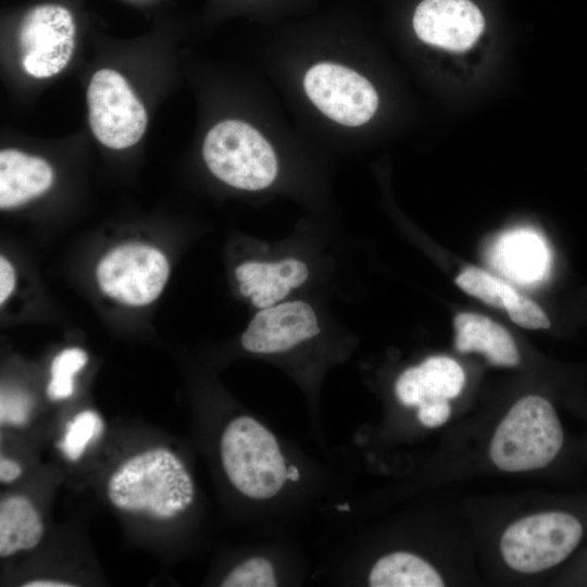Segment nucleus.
Here are the masks:
<instances>
[{"instance_id":"1","label":"nucleus","mask_w":587,"mask_h":587,"mask_svg":"<svg viewBox=\"0 0 587 587\" xmlns=\"http://www.w3.org/2000/svg\"><path fill=\"white\" fill-rule=\"evenodd\" d=\"M472 515L476 555L495 583L551 582L587 542V491L515 499Z\"/></svg>"},{"instance_id":"2","label":"nucleus","mask_w":587,"mask_h":587,"mask_svg":"<svg viewBox=\"0 0 587 587\" xmlns=\"http://www.w3.org/2000/svg\"><path fill=\"white\" fill-rule=\"evenodd\" d=\"M555 403L528 392L502 410L474 415L449 435V477L558 473L576 459Z\"/></svg>"},{"instance_id":"3","label":"nucleus","mask_w":587,"mask_h":587,"mask_svg":"<svg viewBox=\"0 0 587 587\" xmlns=\"http://www.w3.org/2000/svg\"><path fill=\"white\" fill-rule=\"evenodd\" d=\"M221 457L232 484L249 498H271L287 479L275 436L250 416L237 417L225 428Z\"/></svg>"},{"instance_id":"4","label":"nucleus","mask_w":587,"mask_h":587,"mask_svg":"<svg viewBox=\"0 0 587 587\" xmlns=\"http://www.w3.org/2000/svg\"><path fill=\"white\" fill-rule=\"evenodd\" d=\"M202 151L209 170L238 189H264L277 175L272 146L243 121L226 120L213 126L204 138Z\"/></svg>"},{"instance_id":"5","label":"nucleus","mask_w":587,"mask_h":587,"mask_svg":"<svg viewBox=\"0 0 587 587\" xmlns=\"http://www.w3.org/2000/svg\"><path fill=\"white\" fill-rule=\"evenodd\" d=\"M170 265L158 248L140 242L114 247L99 261L97 283L109 298L128 307L155 301L168 279Z\"/></svg>"},{"instance_id":"6","label":"nucleus","mask_w":587,"mask_h":587,"mask_svg":"<svg viewBox=\"0 0 587 587\" xmlns=\"http://www.w3.org/2000/svg\"><path fill=\"white\" fill-rule=\"evenodd\" d=\"M88 121L95 137L121 150L143 136L148 116L126 78L111 68L97 71L87 89Z\"/></svg>"},{"instance_id":"7","label":"nucleus","mask_w":587,"mask_h":587,"mask_svg":"<svg viewBox=\"0 0 587 587\" xmlns=\"http://www.w3.org/2000/svg\"><path fill=\"white\" fill-rule=\"evenodd\" d=\"M465 384V372L457 360L433 355L403 371L395 383V392L402 405L416 409L423 427L435 429L457 416L453 402L461 397Z\"/></svg>"},{"instance_id":"8","label":"nucleus","mask_w":587,"mask_h":587,"mask_svg":"<svg viewBox=\"0 0 587 587\" xmlns=\"http://www.w3.org/2000/svg\"><path fill=\"white\" fill-rule=\"evenodd\" d=\"M72 13L60 4H39L28 10L18 27L24 71L36 78L59 74L68 64L75 47Z\"/></svg>"},{"instance_id":"9","label":"nucleus","mask_w":587,"mask_h":587,"mask_svg":"<svg viewBox=\"0 0 587 587\" xmlns=\"http://www.w3.org/2000/svg\"><path fill=\"white\" fill-rule=\"evenodd\" d=\"M303 87L323 114L346 126L365 124L378 105L373 85L351 68L336 63L312 66L304 76Z\"/></svg>"},{"instance_id":"10","label":"nucleus","mask_w":587,"mask_h":587,"mask_svg":"<svg viewBox=\"0 0 587 587\" xmlns=\"http://www.w3.org/2000/svg\"><path fill=\"white\" fill-rule=\"evenodd\" d=\"M484 27V16L471 0H423L413 15L422 41L450 51L470 49Z\"/></svg>"},{"instance_id":"11","label":"nucleus","mask_w":587,"mask_h":587,"mask_svg":"<svg viewBox=\"0 0 587 587\" xmlns=\"http://www.w3.org/2000/svg\"><path fill=\"white\" fill-rule=\"evenodd\" d=\"M320 332L313 309L303 301L262 309L241 336V346L254 353L286 351Z\"/></svg>"},{"instance_id":"12","label":"nucleus","mask_w":587,"mask_h":587,"mask_svg":"<svg viewBox=\"0 0 587 587\" xmlns=\"http://www.w3.org/2000/svg\"><path fill=\"white\" fill-rule=\"evenodd\" d=\"M461 583L466 580L454 571L407 550L380 557L369 575L372 587H444Z\"/></svg>"},{"instance_id":"13","label":"nucleus","mask_w":587,"mask_h":587,"mask_svg":"<svg viewBox=\"0 0 587 587\" xmlns=\"http://www.w3.org/2000/svg\"><path fill=\"white\" fill-rule=\"evenodd\" d=\"M235 276L242 296L260 309L274 305L283 300L290 289L301 286L309 276L307 265L296 259L279 262H245Z\"/></svg>"},{"instance_id":"14","label":"nucleus","mask_w":587,"mask_h":587,"mask_svg":"<svg viewBox=\"0 0 587 587\" xmlns=\"http://www.w3.org/2000/svg\"><path fill=\"white\" fill-rule=\"evenodd\" d=\"M454 347L461 353H477L501 367L521 364L520 350L510 333L500 324L476 313L454 317Z\"/></svg>"},{"instance_id":"15","label":"nucleus","mask_w":587,"mask_h":587,"mask_svg":"<svg viewBox=\"0 0 587 587\" xmlns=\"http://www.w3.org/2000/svg\"><path fill=\"white\" fill-rule=\"evenodd\" d=\"M53 183V170L42 158L16 149L0 152V207L23 205L41 196Z\"/></svg>"},{"instance_id":"16","label":"nucleus","mask_w":587,"mask_h":587,"mask_svg":"<svg viewBox=\"0 0 587 587\" xmlns=\"http://www.w3.org/2000/svg\"><path fill=\"white\" fill-rule=\"evenodd\" d=\"M43 534L41 516L24 496H10L0 504V555L35 548Z\"/></svg>"},{"instance_id":"17","label":"nucleus","mask_w":587,"mask_h":587,"mask_svg":"<svg viewBox=\"0 0 587 587\" xmlns=\"http://www.w3.org/2000/svg\"><path fill=\"white\" fill-rule=\"evenodd\" d=\"M501 257L505 271L517 279H535L546 263V251L540 240L530 234L519 232L501 243Z\"/></svg>"},{"instance_id":"18","label":"nucleus","mask_w":587,"mask_h":587,"mask_svg":"<svg viewBox=\"0 0 587 587\" xmlns=\"http://www.w3.org/2000/svg\"><path fill=\"white\" fill-rule=\"evenodd\" d=\"M87 353L80 348H67L57 354L50 366L48 397L55 401L66 399L74 391V376L85 367Z\"/></svg>"},{"instance_id":"19","label":"nucleus","mask_w":587,"mask_h":587,"mask_svg":"<svg viewBox=\"0 0 587 587\" xmlns=\"http://www.w3.org/2000/svg\"><path fill=\"white\" fill-rule=\"evenodd\" d=\"M455 283L466 294L497 308H503L508 295L513 289L499 278L477 267L464 270L455 278Z\"/></svg>"},{"instance_id":"20","label":"nucleus","mask_w":587,"mask_h":587,"mask_svg":"<svg viewBox=\"0 0 587 587\" xmlns=\"http://www.w3.org/2000/svg\"><path fill=\"white\" fill-rule=\"evenodd\" d=\"M103 428L100 416L90 410L83 411L67 423L60 448L71 461H77L89 442L101 435Z\"/></svg>"},{"instance_id":"21","label":"nucleus","mask_w":587,"mask_h":587,"mask_svg":"<svg viewBox=\"0 0 587 587\" xmlns=\"http://www.w3.org/2000/svg\"><path fill=\"white\" fill-rule=\"evenodd\" d=\"M272 563L264 558H251L237 565L223 580V587H274Z\"/></svg>"},{"instance_id":"22","label":"nucleus","mask_w":587,"mask_h":587,"mask_svg":"<svg viewBox=\"0 0 587 587\" xmlns=\"http://www.w3.org/2000/svg\"><path fill=\"white\" fill-rule=\"evenodd\" d=\"M503 308L509 317L519 326L528 329H547L550 320L534 301L519 294L514 288L508 295Z\"/></svg>"},{"instance_id":"23","label":"nucleus","mask_w":587,"mask_h":587,"mask_svg":"<svg viewBox=\"0 0 587 587\" xmlns=\"http://www.w3.org/2000/svg\"><path fill=\"white\" fill-rule=\"evenodd\" d=\"M32 410V399L21 391L2 390L0 401L1 424L23 426Z\"/></svg>"},{"instance_id":"24","label":"nucleus","mask_w":587,"mask_h":587,"mask_svg":"<svg viewBox=\"0 0 587 587\" xmlns=\"http://www.w3.org/2000/svg\"><path fill=\"white\" fill-rule=\"evenodd\" d=\"M557 586H587V542L551 579Z\"/></svg>"},{"instance_id":"25","label":"nucleus","mask_w":587,"mask_h":587,"mask_svg":"<svg viewBox=\"0 0 587 587\" xmlns=\"http://www.w3.org/2000/svg\"><path fill=\"white\" fill-rule=\"evenodd\" d=\"M15 286L14 268L5 257L0 258V303L3 304L11 296Z\"/></svg>"},{"instance_id":"26","label":"nucleus","mask_w":587,"mask_h":587,"mask_svg":"<svg viewBox=\"0 0 587 587\" xmlns=\"http://www.w3.org/2000/svg\"><path fill=\"white\" fill-rule=\"evenodd\" d=\"M576 416L583 419L587 425V404H580L575 411ZM574 451L577 460L587 464V428L579 439L574 441Z\"/></svg>"},{"instance_id":"27","label":"nucleus","mask_w":587,"mask_h":587,"mask_svg":"<svg viewBox=\"0 0 587 587\" xmlns=\"http://www.w3.org/2000/svg\"><path fill=\"white\" fill-rule=\"evenodd\" d=\"M23 473L22 467L8 458L2 457L0 460V480L1 483H11L18 478Z\"/></svg>"},{"instance_id":"28","label":"nucleus","mask_w":587,"mask_h":587,"mask_svg":"<svg viewBox=\"0 0 587 587\" xmlns=\"http://www.w3.org/2000/svg\"><path fill=\"white\" fill-rule=\"evenodd\" d=\"M72 583L57 579H35L23 584V587H73Z\"/></svg>"},{"instance_id":"29","label":"nucleus","mask_w":587,"mask_h":587,"mask_svg":"<svg viewBox=\"0 0 587 587\" xmlns=\"http://www.w3.org/2000/svg\"><path fill=\"white\" fill-rule=\"evenodd\" d=\"M287 478L290 480H298L299 479V471L296 466H289L287 469Z\"/></svg>"},{"instance_id":"30","label":"nucleus","mask_w":587,"mask_h":587,"mask_svg":"<svg viewBox=\"0 0 587 587\" xmlns=\"http://www.w3.org/2000/svg\"><path fill=\"white\" fill-rule=\"evenodd\" d=\"M336 508H337V510H339V511H349V510H350V507L348 505V503H345V504H338Z\"/></svg>"}]
</instances>
